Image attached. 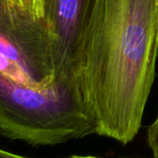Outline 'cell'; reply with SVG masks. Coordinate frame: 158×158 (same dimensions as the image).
<instances>
[{
  "label": "cell",
  "instance_id": "1",
  "mask_svg": "<svg viewBox=\"0 0 158 158\" xmlns=\"http://www.w3.org/2000/svg\"><path fill=\"white\" fill-rule=\"evenodd\" d=\"M158 56V0H95L74 76L95 134L126 145L141 127Z\"/></svg>",
  "mask_w": 158,
  "mask_h": 158
},
{
  "label": "cell",
  "instance_id": "2",
  "mask_svg": "<svg viewBox=\"0 0 158 158\" xmlns=\"http://www.w3.org/2000/svg\"><path fill=\"white\" fill-rule=\"evenodd\" d=\"M0 134L33 146H55L95 134L75 84L35 89L0 73Z\"/></svg>",
  "mask_w": 158,
  "mask_h": 158
},
{
  "label": "cell",
  "instance_id": "3",
  "mask_svg": "<svg viewBox=\"0 0 158 158\" xmlns=\"http://www.w3.org/2000/svg\"><path fill=\"white\" fill-rule=\"evenodd\" d=\"M52 47L44 17L0 0V73L31 88H48L54 83Z\"/></svg>",
  "mask_w": 158,
  "mask_h": 158
},
{
  "label": "cell",
  "instance_id": "4",
  "mask_svg": "<svg viewBox=\"0 0 158 158\" xmlns=\"http://www.w3.org/2000/svg\"><path fill=\"white\" fill-rule=\"evenodd\" d=\"M43 2L44 19L53 37L54 83H77L73 60L95 0H43Z\"/></svg>",
  "mask_w": 158,
  "mask_h": 158
},
{
  "label": "cell",
  "instance_id": "5",
  "mask_svg": "<svg viewBox=\"0 0 158 158\" xmlns=\"http://www.w3.org/2000/svg\"><path fill=\"white\" fill-rule=\"evenodd\" d=\"M8 1L22 8L35 19L44 17L43 0H8Z\"/></svg>",
  "mask_w": 158,
  "mask_h": 158
},
{
  "label": "cell",
  "instance_id": "6",
  "mask_svg": "<svg viewBox=\"0 0 158 158\" xmlns=\"http://www.w3.org/2000/svg\"><path fill=\"white\" fill-rule=\"evenodd\" d=\"M147 143L153 158H158V113L154 121L148 127Z\"/></svg>",
  "mask_w": 158,
  "mask_h": 158
},
{
  "label": "cell",
  "instance_id": "7",
  "mask_svg": "<svg viewBox=\"0 0 158 158\" xmlns=\"http://www.w3.org/2000/svg\"><path fill=\"white\" fill-rule=\"evenodd\" d=\"M0 158H29L23 155H20L11 152H8L6 150H3L0 148Z\"/></svg>",
  "mask_w": 158,
  "mask_h": 158
},
{
  "label": "cell",
  "instance_id": "8",
  "mask_svg": "<svg viewBox=\"0 0 158 158\" xmlns=\"http://www.w3.org/2000/svg\"><path fill=\"white\" fill-rule=\"evenodd\" d=\"M70 158H99V157L89 156V155H87V156H83V155H73V156L70 157Z\"/></svg>",
  "mask_w": 158,
  "mask_h": 158
},
{
  "label": "cell",
  "instance_id": "9",
  "mask_svg": "<svg viewBox=\"0 0 158 158\" xmlns=\"http://www.w3.org/2000/svg\"><path fill=\"white\" fill-rule=\"evenodd\" d=\"M123 158H131V157H123ZM153 158V157H152Z\"/></svg>",
  "mask_w": 158,
  "mask_h": 158
}]
</instances>
